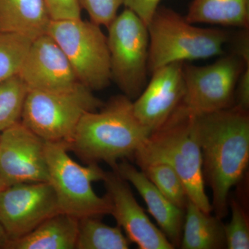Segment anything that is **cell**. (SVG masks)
Masks as SVG:
<instances>
[{
    "mask_svg": "<svg viewBox=\"0 0 249 249\" xmlns=\"http://www.w3.org/2000/svg\"><path fill=\"white\" fill-rule=\"evenodd\" d=\"M203 175L212 192L213 211L222 219L228 213L231 190L240 182L249 161V111L234 105L196 115Z\"/></svg>",
    "mask_w": 249,
    "mask_h": 249,
    "instance_id": "6da1fadb",
    "label": "cell"
},
{
    "mask_svg": "<svg viewBox=\"0 0 249 249\" xmlns=\"http://www.w3.org/2000/svg\"><path fill=\"white\" fill-rule=\"evenodd\" d=\"M151 133L136 117L133 101L119 95L86 113L65 143L87 164L104 161L113 167L119 160L133 158Z\"/></svg>",
    "mask_w": 249,
    "mask_h": 249,
    "instance_id": "7a4b0ae2",
    "label": "cell"
},
{
    "mask_svg": "<svg viewBox=\"0 0 249 249\" xmlns=\"http://www.w3.org/2000/svg\"><path fill=\"white\" fill-rule=\"evenodd\" d=\"M133 158L141 169L153 163L169 165L182 180L190 200L211 213L212 205L205 191L196 114L181 103L164 124L149 135Z\"/></svg>",
    "mask_w": 249,
    "mask_h": 249,
    "instance_id": "3957f363",
    "label": "cell"
},
{
    "mask_svg": "<svg viewBox=\"0 0 249 249\" xmlns=\"http://www.w3.org/2000/svg\"><path fill=\"white\" fill-rule=\"evenodd\" d=\"M148 70L175 62L204 60L222 55L230 34L217 28H201L174 10L160 6L147 25Z\"/></svg>",
    "mask_w": 249,
    "mask_h": 249,
    "instance_id": "277c9868",
    "label": "cell"
},
{
    "mask_svg": "<svg viewBox=\"0 0 249 249\" xmlns=\"http://www.w3.org/2000/svg\"><path fill=\"white\" fill-rule=\"evenodd\" d=\"M49 182L53 187L60 213L80 219L111 214L107 195L98 196L92 188L94 181H103L106 172L98 163L81 165L68 155L63 142H45Z\"/></svg>",
    "mask_w": 249,
    "mask_h": 249,
    "instance_id": "5b68a950",
    "label": "cell"
},
{
    "mask_svg": "<svg viewBox=\"0 0 249 249\" xmlns=\"http://www.w3.org/2000/svg\"><path fill=\"white\" fill-rule=\"evenodd\" d=\"M103 105L83 85L62 91L29 90L21 122L45 142H67L81 118Z\"/></svg>",
    "mask_w": 249,
    "mask_h": 249,
    "instance_id": "8992f818",
    "label": "cell"
},
{
    "mask_svg": "<svg viewBox=\"0 0 249 249\" xmlns=\"http://www.w3.org/2000/svg\"><path fill=\"white\" fill-rule=\"evenodd\" d=\"M47 34L63 51L82 85L93 91L109 86V52L101 26L81 18L52 20Z\"/></svg>",
    "mask_w": 249,
    "mask_h": 249,
    "instance_id": "52a82bcc",
    "label": "cell"
},
{
    "mask_svg": "<svg viewBox=\"0 0 249 249\" xmlns=\"http://www.w3.org/2000/svg\"><path fill=\"white\" fill-rule=\"evenodd\" d=\"M107 28L111 80L124 96L136 99L147 83V26L125 8Z\"/></svg>",
    "mask_w": 249,
    "mask_h": 249,
    "instance_id": "ba28073f",
    "label": "cell"
},
{
    "mask_svg": "<svg viewBox=\"0 0 249 249\" xmlns=\"http://www.w3.org/2000/svg\"><path fill=\"white\" fill-rule=\"evenodd\" d=\"M247 65L249 63L235 53L221 57L206 66L184 62L185 93L181 104L196 115L232 107L235 105L237 81Z\"/></svg>",
    "mask_w": 249,
    "mask_h": 249,
    "instance_id": "9c48e42d",
    "label": "cell"
},
{
    "mask_svg": "<svg viewBox=\"0 0 249 249\" xmlns=\"http://www.w3.org/2000/svg\"><path fill=\"white\" fill-rule=\"evenodd\" d=\"M60 213L49 181L16 183L0 191V221L10 240L27 235Z\"/></svg>",
    "mask_w": 249,
    "mask_h": 249,
    "instance_id": "30bf717a",
    "label": "cell"
},
{
    "mask_svg": "<svg viewBox=\"0 0 249 249\" xmlns=\"http://www.w3.org/2000/svg\"><path fill=\"white\" fill-rule=\"evenodd\" d=\"M45 141L21 121L0 134V175L6 186L49 181Z\"/></svg>",
    "mask_w": 249,
    "mask_h": 249,
    "instance_id": "8fae6325",
    "label": "cell"
},
{
    "mask_svg": "<svg viewBox=\"0 0 249 249\" xmlns=\"http://www.w3.org/2000/svg\"><path fill=\"white\" fill-rule=\"evenodd\" d=\"M18 76L29 90L67 91L82 85L66 55L48 34L32 41Z\"/></svg>",
    "mask_w": 249,
    "mask_h": 249,
    "instance_id": "7c38bea8",
    "label": "cell"
},
{
    "mask_svg": "<svg viewBox=\"0 0 249 249\" xmlns=\"http://www.w3.org/2000/svg\"><path fill=\"white\" fill-rule=\"evenodd\" d=\"M103 182L111 203V214L129 242L140 249H173L163 232L152 224L132 194L127 181L115 172H106Z\"/></svg>",
    "mask_w": 249,
    "mask_h": 249,
    "instance_id": "4fadbf2b",
    "label": "cell"
},
{
    "mask_svg": "<svg viewBox=\"0 0 249 249\" xmlns=\"http://www.w3.org/2000/svg\"><path fill=\"white\" fill-rule=\"evenodd\" d=\"M183 63L175 62L152 71L151 79L133 102L136 117L151 132L164 124L182 103Z\"/></svg>",
    "mask_w": 249,
    "mask_h": 249,
    "instance_id": "5bb4252c",
    "label": "cell"
},
{
    "mask_svg": "<svg viewBox=\"0 0 249 249\" xmlns=\"http://www.w3.org/2000/svg\"><path fill=\"white\" fill-rule=\"evenodd\" d=\"M121 178L133 185L145 201L149 213L175 248L181 243L185 211L175 206L153 184L145 174L123 160L111 167Z\"/></svg>",
    "mask_w": 249,
    "mask_h": 249,
    "instance_id": "9a60e30c",
    "label": "cell"
},
{
    "mask_svg": "<svg viewBox=\"0 0 249 249\" xmlns=\"http://www.w3.org/2000/svg\"><path fill=\"white\" fill-rule=\"evenodd\" d=\"M52 19L44 0H0V32L31 40L47 34Z\"/></svg>",
    "mask_w": 249,
    "mask_h": 249,
    "instance_id": "2e32d148",
    "label": "cell"
},
{
    "mask_svg": "<svg viewBox=\"0 0 249 249\" xmlns=\"http://www.w3.org/2000/svg\"><path fill=\"white\" fill-rule=\"evenodd\" d=\"M78 219L58 213L17 240H10L6 249H75Z\"/></svg>",
    "mask_w": 249,
    "mask_h": 249,
    "instance_id": "e0dca14e",
    "label": "cell"
},
{
    "mask_svg": "<svg viewBox=\"0 0 249 249\" xmlns=\"http://www.w3.org/2000/svg\"><path fill=\"white\" fill-rule=\"evenodd\" d=\"M225 247L224 224L221 219L205 212L189 199L185 209L179 248L218 249Z\"/></svg>",
    "mask_w": 249,
    "mask_h": 249,
    "instance_id": "ac0fdd59",
    "label": "cell"
},
{
    "mask_svg": "<svg viewBox=\"0 0 249 249\" xmlns=\"http://www.w3.org/2000/svg\"><path fill=\"white\" fill-rule=\"evenodd\" d=\"M192 24L249 28V0H193L185 16Z\"/></svg>",
    "mask_w": 249,
    "mask_h": 249,
    "instance_id": "d6986e66",
    "label": "cell"
},
{
    "mask_svg": "<svg viewBox=\"0 0 249 249\" xmlns=\"http://www.w3.org/2000/svg\"><path fill=\"white\" fill-rule=\"evenodd\" d=\"M129 240L120 227H110L98 217L78 219L77 249H127Z\"/></svg>",
    "mask_w": 249,
    "mask_h": 249,
    "instance_id": "ffe728a7",
    "label": "cell"
},
{
    "mask_svg": "<svg viewBox=\"0 0 249 249\" xmlns=\"http://www.w3.org/2000/svg\"><path fill=\"white\" fill-rule=\"evenodd\" d=\"M29 91L18 75L0 83V132L21 121Z\"/></svg>",
    "mask_w": 249,
    "mask_h": 249,
    "instance_id": "44dd1931",
    "label": "cell"
},
{
    "mask_svg": "<svg viewBox=\"0 0 249 249\" xmlns=\"http://www.w3.org/2000/svg\"><path fill=\"white\" fill-rule=\"evenodd\" d=\"M141 170L168 200L185 211L189 200L188 193L182 180L173 168L165 163H153Z\"/></svg>",
    "mask_w": 249,
    "mask_h": 249,
    "instance_id": "7402d4cb",
    "label": "cell"
},
{
    "mask_svg": "<svg viewBox=\"0 0 249 249\" xmlns=\"http://www.w3.org/2000/svg\"><path fill=\"white\" fill-rule=\"evenodd\" d=\"M32 41L19 34L0 32V83L18 75Z\"/></svg>",
    "mask_w": 249,
    "mask_h": 249,
    "instance_id": "603a6c76",
    "label": "cell"
},
{
    "mask_svg": "<svg viewBox=\"0 0 249 249\" xmlns=\"http://www.w3.org/2000/svg\"><path fill=\"white\" fill-rule=\"evenodd\" d=\"M232 217L230 222L224 225L226 248L229 249H249V224L247 214L237 201L231 203Z\"/></svg>",
    "mask_w": 249,
    "mask_h": 249,
    "instance_id": "cb8c5ba5",
    "label": "cell"
},
{
    "mask_svg": "<svg viewBox=\"0 0 249 249\" xmlns=\"http://www.w3.org/2000/svg\"><path fill=\"white\" fill-rule=\"evenodd\" d=\"M81 9L89 15L91 22L107 27L115 19L124 0H79Z\"/></svg>",
    "mask_w": 249,
    "mask_h": 249,
    "instance_id": "d4e9b609",
    "label": "cell"
},
{
    "mask_svg": "<svg viewBox=\"0 0 249 249\" xmlns=\"http://www.w3.org/2000/svg\"><path fill=\"white\" fill-rule=\"evenodd\" d=\"M52 20L81 18L79 0H44Z\"/></svg>",
    "mask_w": 249,
    "mask_h": 249,
    "instance_id": "484cf974",
    "label": "cell"
},
{
    "mask_svg": "<svg viewBox=\"0 0 249 249\" xmlns=\"http://www.w3.org/2000/svg\"><path fill=\"white\" fill-rule=\"evenodd\" d=\"M161 0H124V6L148 25Z\"/></svg>",
    "mask_w": 249,
    "mask_h": 249,
    "instance_id": "4316f807",
    "label": "cell"
},
{
    "mask_svg": "<svg viewBox=\"0 0 249 249\" xmlns=\"http://www.w3.org/2000/svg\"><path fill=\"white\" fill-rule=\"evenodd\" d=\"M235 106L245 110L249 109V65H247L241 73L235 95Z\"/></svg>",
    "mask_w": 249,
    "mask_h": 249,
    "instance_id": "83f0119b",
    "label": "cell"
},
{
    "mask_svg": "<svg viewBox=\"0 0 249 249\" xmlns=\"http://www.w3.org/2000/svg\"><path fill=\"white\" fill-rule=\"evenodd\" d=\"M9 237L5 231L1 221H0V249H7L8 244L9 242Z\"/></svg>",
    "mask_w": 249,
    "mask_h": 249,
    "instance_id": "f1b7e54d",
    "label": "cell"
},
{
    "mask_svg": "<svg viewBox=\"0 0 249 249\" xmlns=\"http://www.w3.org/2000/svg\"><path fill=\"white\" fill-rule=\"evenodd\" d=\"M7 186H6V183H4V180L2 179L1 175H0V191H2Z\"/></svg>",
    "mask_w": 249,
    "mask_h": 249,
    "instance_id": "f546056e",
    "label": "cell"
}]
</instances>
